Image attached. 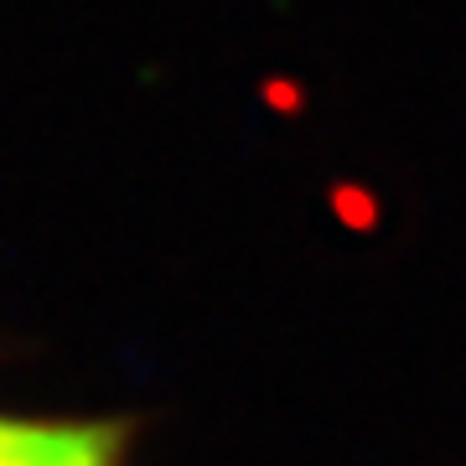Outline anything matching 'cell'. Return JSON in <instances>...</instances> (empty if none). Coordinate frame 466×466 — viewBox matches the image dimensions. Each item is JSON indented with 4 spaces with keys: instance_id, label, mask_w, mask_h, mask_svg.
Returning a JSON list of instances; mask_svg holds the SVG:
<instances>
[{
    "instance_id": "6da1fadb",
    "label": "cell",
    "mask_w": 466,
    "mask_h": 466,
    "mask_svg": "<svg viewBox=\"0 0 466 466\" xmlns=\"http://www.w3.org/2000/svg\"><path fill=\"white\" fill-rule=\"evenodd\" d=\"M0 466H130V425L0 410Z\"/></svg>"
}]
</instances>
